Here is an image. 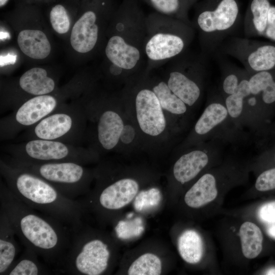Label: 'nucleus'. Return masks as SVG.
Listing matches in <instances>:
<instances>
[{
    "label": "nucleus",
    "mask_w": 275,
    "mask_h": 275,
    "mask_svg": "<svg viewBox=\"0 0 275 275\" xmlns=\"http://www.w3.org/2000/svg\"><path fill=\"white\" fill-rule=\"evenodd\" d=\"M178 59L169 73L167 84L173 93L191 107L202 96L205 68L201 62L194 59L181 57Z\"/></svg>",
    "instance_id": "nucleus-12"
},
{
    "label": "nucleus",
    "mask_w": 275,
    "mask_h": 275,
    "mask_svg": "<svg viewBox=\"0 0 275 275\" xmlns=\"http://www.w3.org/2000/svg\"><path fill=\"white\" fill-rule=\"evenodd\" d=\"M273 157H274V159L275 160V151H274V152L273 153Z\"/></svg>",
    "instance_id": "nucleus-43"
},
{
    "label": "nucleus",
    "mask_w": 275,
    "mask_h": 275,
    "mask_svg": "<svg viewBox=\"0 0 275 275\" xmlns=\"http://www.w3.org/2000/svg\"><path fill=\"white\" fill-rule=\"evenodd\" d=\"M158 23L154 25L146 18L145 56L152 63L176 58L182 54L194 36V28L176 18L153 13Z\"/></svg>",
    "instance_id": "nucleus-6"
},
{
    "label": "nucleus",
    "mask_w": 275,
    "mask_h": 275,
    "mask_svg": "<svg viewBox=\"0 0 275 275\" xmlns=\"http://www.w3.org/2000/svg\"><path fill=\"white\" fill-rule=\"evenodd\" d=\"M15 231L5 213L0 210V274L5 275L15 261L19 246Z\"/></svg>",
    "instance_id": "nucleus-20"
},
{
    "label": "nucleus",
    "mask_w": 275,
    "mask_h": 275,
    "mask_svg": "<svg viewBox=\"0 0 275 275\" xmlns=\"http://www.w3.org/2000/svg\"><path fill=\"white\" fill-rule=\"evenodd\" d=\"M250 93L249 73L246 70L237 91L231 95L223 97L230 116L239 127L244 130H250L245 98Z\"/></svg>",
    "instance_id": "nucleus-21"
},
{
    "label": "nucleus",
    "mask_w": 275,
    "mask_h": 275,
    "mask_svg": "<svg viewBox=\"0 0 275 275\" xmlns=\"http://www.w3.org/2000/svg\"><path fill=\"white\" fill-rule=\"evenodd\" d=\"M139 190L138 182L132 179L118 180L98 190L97 195L89 198L78 200L84 210L89 208H94L99 212H109L120 209L129 204L135 197Z\"/></svg>",
    "instance_id": "nucleus-15"
},
{
    "label": "nucleus",
    "mask_w": 275,
    "mask_h": 275,
    "mask_svg": "<svg viewBox=\"0 0 275 275\" xmlns=\"http://www.w3.org/2000/svg\"><path fill=\"white\" fill-rule=\"evenodd\" d=\"M223 144L216 140L206 141L199 144L197 148L182 155L174 165L173 175L175 179L184 184L194 179L218 158L223 151Z\"/></svg>",
    "instance_id": "nucleus-14"
},
{
    "label": "nucleus",
    "mask_w": 275,
    "mask_h": 275,
    "mask_svg": "<svg viewBox=\"0 0 275 275\" xmlns=\"http://www.w3.org/2000/svg\"><path fill=\"white\" fill-rule=\"evenodd\" d=\"M96 21V13L92 10H89L75 23L71 33L70 43L75 51L86 53L95 47L99 31Z\"/></svg>",
    "instance_id": "nucleus-18"
},
{
    "label": "nucleus",
    "mask_w": 275,
    "mask_h": 275,
    "mask_svg": "<svg viewBox=\"0 0 275 275\" xmlns=\"http://www.w3.org/2000/svg\"><path fill=\"white\" fill-rule=\"evenodd\" d=\"M263 37L270 39L275 42V6L271 5L270 7L267 27Z\"/></svg>",
    "instance_id": "nucleus-37"
},
{
    "label": "nucleus",
    "mask_w": 275,
    "mask_h": 275,
    "mask_svg": "<svg viewBox=\"0 0 275 275\" xmlns=\"http://www.w3.org/2000/svg\"><path fill=\"white\" fill-rule=\"evenodd\" d=\"M267 233L270 236L275 238V224L268 229Z\"/></svg>",
    "instance_id": "nucleus-39"
},
{
    "label": "nucleus",
    "mask_w": 275,
    "mask_h": 275,
    "mask_svg": "<svg viewBox=\"0 0 275 275\" xmlns=\"http://www.w3.org/2000/svg\"><path fill=\"white\" fill-rule=\"evenodd\" d=\"M17 43L24 54L34 59H44L51 51L46 35L39 30L21 31L18 35Z\"/></svg>",
    "instance_id": "nucleus-24"
},
{
    "label": "nucleus",
    "mask_w": 275,
    "mask_h": 275,
    "mask_svg": "<svg viewBox=\"0 0 275 275\" xmlns=\"http://www.w3.org/2000/svg\"><path fill=\"white\" fill-rule=\"evenodd\" d=\"M8 0H0V6L1 7L5 5L7 2Z\"/></svg>",
    "instance_id": "nucleus-42"
},
{
    "label": "nucleus",
    "mask_w": 275,
    "mask_h": 275,
    "mask_svg": "<svg viewBox=\"0 0 275 275\" xmlns=\"http://www.w3.org/2000/svg\"><path fill=\"white\" fill-rule=\"evenodd\" d=\"M8 152L11 158L25 162H74L83 164L88 160L87 154L80 147L58 141L30 140L11 146Z\"/></svg>",
    "instance_id": "nucleus-9"
},
{
    "label": "nucleus",
    "mask_w": 275,
    "mask_h": 275,
    "mask_svg": "<svg viewBox=\"0 0 275 275\" xmlns=\"http://www.w3.org/2000/svg\"><path fill=\"white\" fill-rule=\"evenodd\" d=\"M161 268V262L157 256L145 253L131 264L127 273L129 275H159Z\"/></svg>",
    "instance_id": "nucleus-32"
},
{
    "label": "nucleus",
    "mask_w": 275,
    "mask_h": 275,
    "mask_svg": "<svg viewBox=\"0 0 275 275\" xmlns=\"http://www.w3.org/2000/svg\"><path fill=\"white\" fill-rule=\"evenodd\" d=\"M0 207L25 248L34 250L57 270L70 247V229L54 218L28 206L2 181Z\"/></svg>",
    "instance_id": "nucleus-1"
},
{
    "label": "nucleus",
    "mask_w": 275,
    "mask_h": 275,
    "mask_svg": "<svg viewBox=\"0 0 275 275\" xmlns=\"http://www.w3.org/2000/svg\"><path fill=\"white\" fill-rule=\"evenodd\" d=\"M221 69V77L217 90L225 97L237 91L246 70L226 63L222 64Z\"/></svg>",
    "instance_id": "nucleus-31"
},
{
    "label": "nucleus",
    "mask_w": 275,
    "mask_h": 275,
    "mask_svg": "<svg viewBox=\"0 0 275 275\" xmlns=\"http://www.w3.org/2000/svg\"><path fill=\"white\" fill-rule=\"evenodd\" d=\"M241 21L240 0H202L196 6L194 28L203 50L215 53Z\"/></svg>",
    "instance_id": "nucleus-4"
},
{
    "label": "nucleus",
    "mask_w": 275,
    "mask_h": 275,
    "mask_svg": "<svg viewBox=\"0 0 275 275\" xmlns=\"http://www.w3.org/2000/svg\"><path fill=\"white\" fill-rule=\"evenodd\" d=\"M157 13L180 20L193 27L188 17L190 8L187 0H145ZM194 28V27H193Z\"/></svg>",
    "instance_id": "nucleus-29"
},
{
    "label": "nucleus",
    "mask_w": 275,
    "mask_h": 275,
    "mask_svg": "<svg viewBox=\"0 0 275 275\" xmlns=\"http://www.w3.org/2000/svg\"><path fill=\"white\" fill-rule=\"evenodd\" d=\"M150 191L149 198L148 197V190L142 191L136 198L134 205L136 210H141L145 207L152 206L149 199H160V191L158 189L152 188Z\"/></svg>",
    "instance_id": "nucleus-35"
},
{
    "label": "nucleus",
    "mask_w": 275,
    "mask_h": 275,
    "mask_svg": "<svg viewBox=\"0 0 275 275\" xmlns=\"http://www.w3.org/2000/svg\"><path fill=\"white\" fill-rule=\"evenodd\" d=\"M19 85L24 92L35 96L48 94L55 88L54 80L48 76L46 70L40 67L24 72L19 78Z\"/></svg>",
    "instance_id": "nucleus-25"
},
{
    "label": "nucleus",
    "mask_w": 275,
    "mask_h": 275,
    "mask_svg": "<svg viewBox=\"0 0 275 275\" xmlns=\"http://www.w3.org/2000/svg\"><path fill=\"white\" fill-rule=\"evenodd\" d=\"M260 218L267 223H275V201L262 205L259 211Z\"/></svg>",
    "instance_id": "nucleus-36"
},
{
    "label": "nucleus",
    "mask_w": 275,
    "mask_h": 275,
    "mask_svg": "<svg viewBox=\"0 0 275 275\" xmlns=\"http://www.w3.org/2000/svg\"><path fill=\"white\" fill-rule=\"evenodd\" d=\"M0 170L8 188L28 206L58 220L71 231L84 225L85 211L78 200L65 197L41 178L3 160Z\"/></svg>",
    "instance_id": "nucleus-2"
},
{
    "label": "nucleus",
    "mask_w": 275,
    "mask_h": 275,
    "mask_svg": "<svg viewBox=\"0 0 275 275\" xmlns=\"http://www.w3.org/2000/svg\"><path fill=\"white\" fill-rule=\"evenodd\" d=\"M58 108L53 96H36L23 102L15 112L1 122V135L10 137L20 130L32 127Z\"/></svg>",
    "instance_id": "nucleus-13"
},
{
    "label": "nucleus",
    "mask_w": 275,
    "mask_h": 275,
    "mask_svg": "<svg viewBox=\"0 0 275 275\" xmlns=\"http://www.w3.org/2000/svg\"><path fill=\"white\" fill-rule=\"evenodd\" d=\"M198 0H187L190 8L197 3Z\"/></svg>",
    "instance_id": "nucleus-41"
},
{
    "label": "nucleus",
    "mask_w": 275,
    "mask_h": 275,
    "mask_svg": "<svg viewBox=\"0 0 275 275\" xmlns=\"http://www.w3.org/2000/svg\"><path fill=\"white\" fill-rule=\"evenodd\" d=\"M249 133L230 116L224 98L217 89L212 91L206 107L197 121L190 142L198 144L210 140L237 145L248 141Z\"/></svg>",
    "instance_id": "nucleus-7"
},
{
    "label": "nucleus",
    "mask_w": 275,
    "mask_h": 275,
    "mask_svg": "<svg viewBox=\"0 0 275 275\" xmlns=\"http://www.w3.org/2000/svg\"><path fill=\"white\" fill-rule=\"evenodd\" d=\"M255 187L260 191L275 189V168L262 172L256 180Z\"/></svg>",
    "instance_id": "nucleus-34"
},
{
    "label": "nucleus",
    "mask_w": 275,
    "mask_h": 275,
    "mask_svg": "<svg viewBox=\"0 0 275 275\" xmlns=\"http://www.w3.org/2000/svg\"><path fill=\"white\" fill-rule=\"evenodd\" d=\"M135 136V131L130 125H124L120 135V140L125 144L131 143Z\"/></svg>",
    "instance_id": "nucleus-38"
},
{
    "label": "nucleus",
    "mask_w": 275,
    "mask_h": 275,
    "mask_svg": "<svg viewBox=\"0 0 275 275\" xmlns=\"http://www.w3.org/2000/svg\"><path fill=\"white\" fill-rule=\"evenodd\" d=\"M124 125L121 117L114 111L106 110L100 115L97 125V136L104 149L111 150L116 146Z\"/></svg>",
    "instance_id": "nucleus-23"
},
{
    "label": "nucleus",
    "mask_w": 275,
    "mask_h": 275,
    "mask_svg": "<svg viewBox=\"0 0 275 275\" xmlns=\"http://www.w3.org/2000/svg\"><path fill=\"white\" fill-rule=\"evenodd\" d=\"M217 178L212 173L203 175L186 192L184 201L191 208H199L213 201L217 195Z\"/></svg>",
    "instance_id": "nucleus-22"
},
{
    "label": "nucleus",
    "mask_w": 275,
    "mask_h": 275,
    "mask_svg": "<svg viewBox=\"0 0 275 275\" xmlns=\"http://www.w3.org/2000/svg\"><path fill=\"white\" fill-rule=\"evenodd\" d=\"M161 107L176 115H183L187 112L188 106L177 96L168 87L167 83L161 81L153 88Z\"/></svg>",
    "instance_id": "nucleus-30"
},
{
    "label": "nucleus",
    "mask_w": 275,
    "mask_h": 275,
    "mask_svg": "<svg viewBox=\"0 0 275 275\" xmlns=\"http://www.w3.org/2000/svg\"><path fill=\"white\" fill-rule=\"evenodd\" d=\"M80 108H59L29 130L28 139L58 141L75 144L80 140Z\"/></svg>",
    "instance_id": "nucleus-11"
},
{
    "label": "nucleus",
    "mask_w": 275,
    "mask_h": 275,
    "mask_svg": "<svg viewBox=\"0 0 275 275\" xmlns=\"http://www.w3.org/2000/svg\"><path fill=\"white\" fill-rule=\"evenodd\" d=\"M238 60L249 73L275 70V42L231 37L219 48Z\"/></svg>",
    "instance_id": "nucleus-10"
},
{
    "label": "nucleus",
    "mask_w": 275,
    "mask_h": 275,
    "mask_svg": "<svg viewBox=\"0 0 275 275\" xmlns=\"http://www.w3.org/2000/svg\"><path fill=\"white\" fill-rule=\"evenodd\" d=\"M249 81L251 93L256 98L263 123L270 108L275 105V70L249 73Z\"/></svg>",
    "instance_id": "nucleus-17"
},
{
    "label": "nucleus",
    "mask_w": 275,
    "mask_h": 275,
    "mask_svg": "<svg viewBox=\"0 0 275 275\" xmlns=\"http://www.w3.org/2000/svg\"><path fill=\"white\" fill-rule=\"evenodd\" d=\"M7 162L41 178L69 199L78 200L87 192L89 174L82 164L74 162L31 163L11 158Z\"/></svg>",
    "instance_id": "nucleus-8"
},
{
    "label": "nucleus",
    "mask_w": 275,
    "mask_h": 275,
    "mask_svg": "<svg viewBox=\"0 0 275 275\" xmlns=\"http://www.w3.org/2000/svg\"><path fill=\"white\" fill-rule=\"evenodd\" d=\"M50 21L53 29L58 33L65 34L69 30V17L62 5H57L52 7L50 13Z\"/></svg>",
    "instance_id": "nucleus-33"
},
{
    "label": "nucleus",
    "mask_w": 275,
    "mask_h": 275,
    "mask_svg": "<svg viewBox=\"0 0 275 275\" xmlns=\"http://www.w3.org/2000/svg\"><path fill=\"white\" fill-rule=\"evenodd\" d=\"M243 255L248 259L257 257L262 249L263 235L260 228L254 223L246 222L239 230Z\"/></svg>",
    "instance_id": "nucleus-28"
},
{
    "label": "nucleus",
    "mask_w": 275,
    "mask_h": 275,
    "mask_svg": "<svg viewBox=\"0 0 275 275\" xmlns=\"http://www.w3.org/2000/svg\"><path fill=\"white\" fill-rule=\"evenodd\" d=\"M265 274L275 275V268H271L268 269L266 272Z\"/></svg>",
    "instance_id": "nucleus-40"
},
{
    "label": "nucleus",
    "mask_w": 275,
    "mask_h": 275,
    "mask_svg": "<svg viewBox=\"0 0 275 275\" xmlns=\"http://www.w3.org/2000/svg\"><path fill=\"white\" fill-rule=\"evenodd\" d=\"M123 21V34L112 36L107 43L105 53L113 64L111 72L120 75L141 64L147 36L146 17L137 0H124L120 6Z\"/></svg>",
    "instance_id": "nucleus-3"
},
{
    "label": "nucleus",
    "mask_w": 275,
    "mask_h": 275,
    "mask_svg": "<svg viewBox=\"0 0 275 275\" xmlns=\"http://www.w3.org/2000/svg\"><path fill=\"white\" fill-rule=\"evenodd\" d=\"M39 256L32 249L25 248L18 260H15L5 275H42L51 271L38 259Z\"/></svg>",
    "instance_id": "nucleus-26"
},
{
    "label": "nucleus",
    "mask_w": 275,
    "mask_h": 275,
    "mask_svg": "<svg viewBox=\"0 0 275 275\" xmlns=\"http://www.w3.org/2000/svg\"><path fill=\"white\" fill-rule=\"evenodd\" d=\"M178 249L182 258L186 262L196 264L203 255V243L199 234L193 230L183 232L178 240Z\"/></svg>",
    "instance_id": "nucleus-27"
},
{
    "label": "nucleus",
    "mask_w": 275,
    "mask_h": 275,
    "mask_svg": "<svg viewBox=\"0 0 275 275\" xmlns=\"http://www.w3.org/2000/svg\"><path fill=\"white\" fill-rule=\"evenodd\" d=\"M84 225L71 231L70 247L56 272L100 275L108 269L112 253L109 244Z\"/></svg>",
    "instance_id": "nucleus-5"
},
{
    "label": "nucleus",
    "mask_w": 275,
    "mask_h": 275,
    "mask_svg": "<svg viewBox=\"0 0 275 275\" xmlns=\"http://www.w3.org/2000/svg\"><path fill=\"white\" fill-rule=\"evenodd\" d=\"M270 0H250L243 19L246 38L263 36L267 27Z\"/></svg>",
    "instance_id": "nucleus-19"
},
{
    "label": "nucleus",
    "mask_w": 275,
    "mask_h": 275,
    "mask_svg": "<svg viewBox=\"0 0 275 275\" xmlns=\"http://www.w3.org/2000/svg\"><path fill=\"white\" fill-rule=\"evenodd\" d=\"M159 101L152 90L143 89L135 97L138 122L141 130L151 136L161 134L166 126V121Z\"/></svg>",
    "instance_id": "nucleus-16"
}]
</instances>
